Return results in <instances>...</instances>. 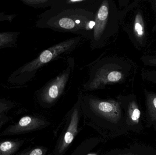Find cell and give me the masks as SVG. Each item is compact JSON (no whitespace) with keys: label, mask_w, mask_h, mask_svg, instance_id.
<instances>
[{"label":"cell","mask_w":156,"mask_h":155,"mask_svg":"<svg viewBox=\"0 0 156 155\" xmlns=\"http://www.w3.org/2000/svg\"><path fill=\"white\" fill-rule=\"evenodd\" d=\"M75 42L76 39L74 38L69 39L45 50L32 62L27 63L15 71L9 77V82L17 84L23 83L29 75L70 49Z\"/></svg>","instance_id":"1"},{"label":"cell","mask_w":156,"mask_h":155,"mask_svg":"<svg viewBox=\"0 0 156 155\" xmlns=\"http://www.w3.org/2000/svg\"><path fill=\"white\" fill-rule=\"evenodd\" d=\"M90 106L94 113L115 124H119L127 131L122 108L120 102L92 99L90 101Z\"/></svg>","instance_id":"2"},{"label":"cell","mask_w":156,"mask_h":155,"mask_svg":"<svg viewBox=\"0 0 156 155\" xmlns=\"http://www.w3.org/2000/svg\"><path fill=\"white\" fill-rule=\"evenodd\" d=\"M119 102L125 112L124 116L127 131L141 133L143 129V114L135 95L124 97Z\"/></svg>","instance_id":"3"},{"label":"cell","mask_w":156,"mask_h":155,"mask_svg":"<svg viewBox=\"0 0 156 155\" xmlns=\"http://www.w3.org/2000/svg\"><path fill=\"white\" fill-rule=\"evenodd\" d=\"M131 22L129 29L130 38L134 46L141 50L147 45L148 33L144 12L140 7H136Z\"/></svg>","instance_id":"4"},{"label":"cell","mask_w":156,"mask_h":155,"mask_svg":"<svg viewBox=\"0 0 156 155\" xmlns=\"http://www.w3.org/2000/svg\"><path fill=\"white\" fill-rule=\"evenodd\" d=\"M46 125V122L41 118L33 116H25L6 127L0 134V136L23 134L41 129Z\"/></svg>","instance_id":"5"},{"label":"cell","mask_w":156,"mask_h":155,"mask_svg":"<svg viewBox=\"0 0 156 155\" xmlns=\"http://www.w3.org/2000/svg\"><path fill=\"white\" fill-rule=\"evenodd\" d=\"M69 74V72L63 73L47 86L42 95V99L44 102L50 103L60 96L68 80Z\"/></svg>","instance_id":"6"},{"label":"cell","mask_w":156,"mask_h":155,"mask_svg":"<svg viewBox=\"0 0 156 155\" xmlns=\"http://www.w3.org/2000/svg\"><path fill=\"white\" fill-rule=\"evenodd\" d=\"M79 122V112L78 108L74 109L69 125L58 147V153L61 154L71 144L78 133Z\"/></svg>","instance_id":"7"},{"label":"cell","mask_w":156,"mask_h":155,"mask_svg":"<svg viewBox=\"0 0 156 155\" xmlns=\"http://www.w3.org/2000/svg\"><path fill=\"white\" fill-rule=\"evenodd\" d=\"M125 76L124 73L120 70L112 69L103 71L94 78L90 87L94 89L104 85L115 83L123 80Z\"/></svg>","instance_id":"8"},{"label":"cell","mask_w":156,"mask_h":155,"mask_svg":"<svg viewBox=\"0 0 156 155\" xmlns=\"http://www.w3.org/2000/svg\"><path fill=\"white\" fill-rule=\"evenodd\" d=\"M146 120L147 127H153L156 131V93L145 90Z\"/></svg>","instance_id":"9"},{"label":"cell","mask_w":156,"mask_h":155,"mask_svg":"<svg viewBox=\"0 0 156 155\" xmlns=\"http://www.w3.org/2000/svg\"><path fill=\"white\" fill-rule=\"evenodd\" d=\"M109 14L108 2L103 1L98 9L95 17V25L94 29V36L98 40L103 32L107 22Z\"/></svg>","instance_id":"10"},{"label":"cell","mask_w":156,"mask_h":155,"mask_svg":"<svg viewBox=\"0 0 156 155\" xmlns=\"http://www.w3.org/2000/svg\"><path fill=\"white\" fill-rule=\"evenodd\" d=\"M24 142L25 140L22 139L2 141L0 142V155H15Z\"/></svg>","instance_id":"11"},{"label":"cell","mask_w":156,"mask_h":155,"mask_svg":"<svg viewBox=\"0 0 156 155\" xmlns=\"http://www.w3.org/2000/svg\"><path fill=\"white\" fill-rule=\"evenodd\" d=\"M115 155H156V150L150 147L136 143Z\"/></svg>","instance_id":"12"},{"label":"cell","mask_w":156,"mask_h":155,"mask_svg":"<svg viewBox=\"0 0 156 155\" xmlns=\"http://www.w3.org/2000/svg\"><path fill=\"white\" fill-rule=\"evenodd\" d=\"M20 32H0V49L14 47L17 42Z\"/></svg>","instance_id":"13"},{"label":"cell","mask_w":156,"mask_h":155,"mask_svg":"<svg viewBox=\"0 0 156 155\" xmlns=\"http://www.w3.org/2000/svg\"><path fill=\"white\" fill-rule=\"evenodd\" d=\"M141 61L145 66L156 67V48L144 54Z\"/></svg>","instance_id":"14"},{"label":"cell","mask_w":156,"mask_h":155,"mask_svg":"<svg viewBox=\"0 0 156 155\" xmlns=\"http://www.w3.org/2000/svg\"><path fill=\"white\" fill-rule=\"evenodd\" d=\"M142 77L144 81L156 85V69H143Z\"/></svg>","instance_id":"15"},{"label":"cell","mask_w":156,"mask_h":155,"mask_svg":"<svg viewBox=\"0 0 156 155\" xmlns=\"http://www.w3.org/2000/svg\"><path fill=\"white\" fill-rule=\"evenodd\" d=\"M15 106L16 104L13 102L4 98H0V114H5Z\"/></svg>","instance_id":"16"},{"label":"cell","mask_w":156,"mask_h":155,"mask_svg":"<svg viewBox=\"0 0 156 155\" xmlns=\"http://www.w3.org/2000/svg\"><path fill=\"white\" fill-rule=\"evenodd\" d=\"M47 152L45 148L43 147H35L31 149H27L15 155H45Z\"/></svg>","instance_id":"17"},{"label":"cell","mask_w":156,"mask_h":155,"mask_svg":"<svg viewBox=\"0 0 156 155\" xmlns=\"http://www.w3.org/2000/svg\"><path fill=\"white\" fill-rule=\"evenodd\" d=\"M58 24L61 28L65 29H74L76 25L74 21L69 18H61L58 22Z\"/></svg>","instance_id":"18"},{"label":"cell","mask_w":156,"mask_h":155,"mask_svg":"<svg viewBox=\"0 0 156 155\" xmlns=\"http://www.w3.org/2000/svg\"><path fill=\"white\" fill-rule=\"evenodd\" d=\"M21 1L24 4L33 7H37L48 2L47 0H21Z\"/></svg>","instance_id":"19"},{"label":"cell","mask_w":156,"mask_h":155,"mask_svg":"<svg viewBox=\"0 0 156 155\" xmlns=\"http://www.w3.org/2000/svg\"><path fill=\"white\" fill-rule=\"evenodd\" d=\"M16 16L15 14H6L3 12H0V22L8 21L12 22Z\"/></svg>","instance_id":"20"},{"label":"cell","mask_w":156,"mask_h":155,"mask_svg":"<svg viewBox=\"0 0 156 155\" xmlns=\"http://www.w3.org/2000/svg\"><path fill=\"white\" fill-rule=\"evenodd\" d=\"M155 16V24L152 28V32H156V0H149Z\"/></svg>","instance_id":"21"},{"label":"cell","mask_w":156,"mask_h":155,"mask_svg":"<svg viewBox=\"0 0 156 155\" xmlns=\"http://www.w3.org/2000/svg\"><path fill=\"white\" fill-rule=\"evenodd\" d=\"M11 120V118L7 116H5L4 117L0 119V129L6 123H8L10 120Z\"/></svg>","instance_id":"22"},{"label":"cell","mask_w":156,"mask_h":155,"mask_svg":"<svg viewBox=\"0 0 156 155\" xmlns=\"http://www.w3.org/2000/svg\"><path fill=\"white\" fill-rule=\"evenodd\" d=\"M84 1H80V0H78V1H69V2H73V3H76V2H84Z\"/></svg>","instance_id":"23"},{"label":"cell","mask_w":156,"mask_h":155,"mask_svg":"<svg viewBox=\"0 0 156 155\" xmlns=\"http://www.w3.org/2000/svg\"><path fill=\"white\" fill-rule=\"evenodd\" d=\"M6 116V114H0V119L1 118H3V117H4Z\"/></svg>","instance_id":"24"},{"label":"cell","mask_w":156,"mask_h":155,"mask_svg":"<svg viewBox=\"0 0 156 155\" xmlns=\"http://www.w3.org/2000/svg\"><path fill=\"white\" fill-rule=\"evenodd\" d=\"M72 155H75L73 154ZM81 155V154L80 155V154H77L76 155Z\"/></svg>","instance_id":"25"}]
</instances>
